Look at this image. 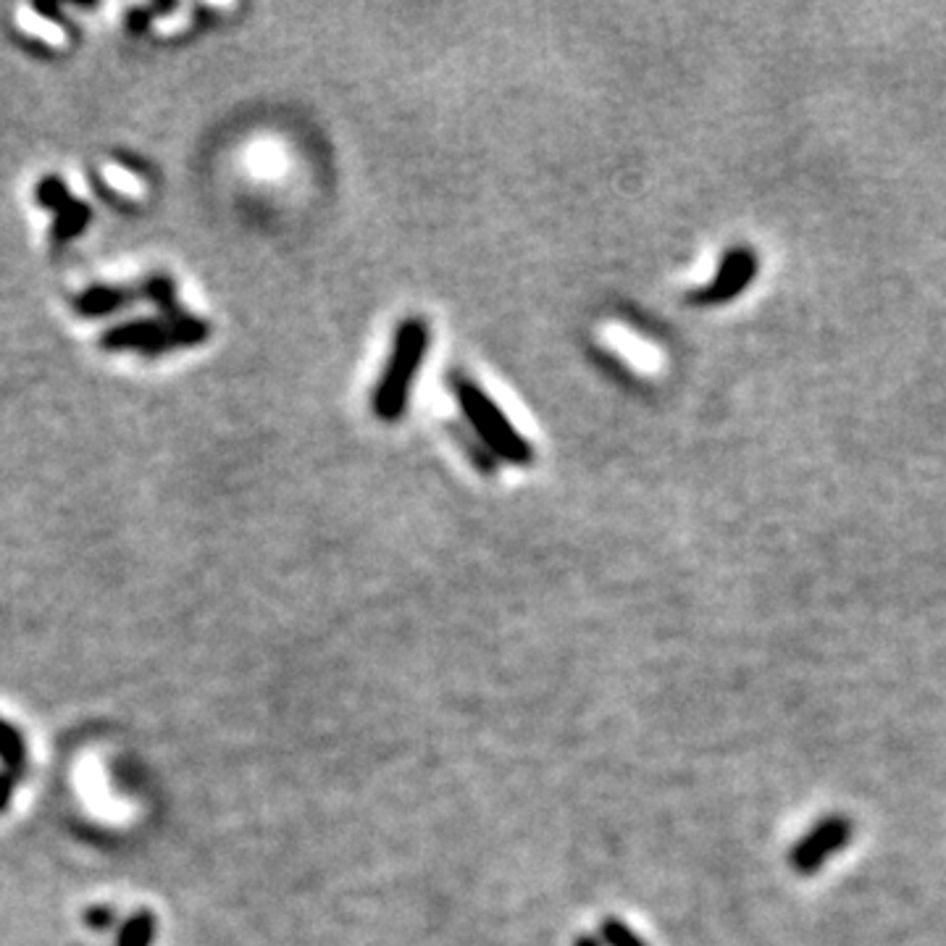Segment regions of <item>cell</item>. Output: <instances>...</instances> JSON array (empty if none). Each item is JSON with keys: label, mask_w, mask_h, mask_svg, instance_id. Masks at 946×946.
Wrapping results in <instances>:
<instances>
[{"label": "cell", "mask_w": 946, "mask_h": 946, "mask_svg": "<svg viewBox=\"0 0 946 946\" xmlns=\"http://www.w3.org/2000/svg\"><path fill=\"white\" fill-rule=\"evenodd\" d=\"M450 389L481 447H487L495 458L505 460L510 466H531L534 450H531L529 439L513 426L508 413L497 405V400L489 395L487 389L460 374L452 376Z\"/></svg>", "instance_id": "1"}, {"label": "cell", "mask_w": 946, "mask_h": 946, "mask_svg": "<svg viewBox=\"0 0 946 946\" xmlns=\"http://www.w3.org/2000/svg\"><path fill=\"white\" fill-rule=\"evenodd\" d=\"M429 339V326L424 318H405L403 324L397 326L389 361L371 397V408L387 424L397 421L408 408L418 368L424 366L426 353H429Z\"/></svg>", "instance_id": "2"}, {"label": "cell", "mask_w": 946, "mask_h": 946, "mask_svg": "<svg viewBox=\"0 0 946 946\" xmlns=\"http://www.w3.org/2000/svg\"><path fill=\"white\" fill-rule=\"evenodd\" d=\"M166 332H169V326H161L156 321H135V324L119 326L111 334H106L103 347H111V350H116V347H140V350L148 353V347Z\"/></svg>", "instance_id": "3"}, {"label": "cell", "mask_w": 946, "mask_h": 946, "mask_svg": "<svg viewBox=\"0 0 946 946\" xmlns=\"http://www.w3.org/2000/svg\"><path fill=\"white\" fill-rule=\"evenodd\" d=\"M19 24L35 37H43L48 45H66L64 29L53 27L45 16H37L35 8H19Z\"/></svg>", "instance_id": "4"}, {"label": "cell", "mask_w": 946, "mask_h": 946, "mask_svg": "<svg viewBox=\"0 0 946 946\" xmlns=\"http://www.w3.org/2000/svg\"><path fill=\"white\" fill-rule=\"evenodd\" d=\"M87 219H90L87 205L74 203V200H66V203L61 205V216H58L56 237L58 240H66V237H71V234H77L79 229L87 224Z\"/></svg>", "instance_id": "5"}, {"label": "cell", "mask_w": 946, "mask_h": 946, "mask_svg": "<svg viewBox=\"0 0 946 946\" xmlns=\"http://www.w3.org/2000/svg\"><path fill=\"white\" fill-rule=\"evenodd\" d=\"M127 297V292L121 290H95L79 303V308H82V313H87V316H98V313H108L113 311V308H119Z\"/></svg>", "instance_id": "6"}, {"label": "cell", "mask_w": 946, "mask_h": 946, "mask_svg": "<svg viewBox=\"0 0 946 946\" xmlns=\"http://www.w3.org/2000/svg\"><path fill=\"white\" fill-rule=\"evenodd\" d=\"M841 839H844V828H841V826H828L826 831H823V834L815 836V839H812L810 844H807V847L802 849V855H799V860L805 862V865H812V862L818 860V857L823 855L826 849L836 847V844H839Z\"/></svg>", "instance_id": "7"}, {"label": "cell", "mask_w": 946, "mask_h": 946, "mask_svg": "<svg viewBox=\"0 0 946 946\" xmlns=\"http://www.w3.org/2000/svg\"><path fill=\"white\" fill-rule=\"evenodd\" d=\"M103 179L111 184L113 190L121 192V195H127V198H140L142 187L132 174H127V169H119V166H106L103 169Z\"/></svg>", "instance_id": "8"}, {"label": "cell", "mask_w": 946, "mask_h": 946, "mask_svg": "<svg viewBox=\"0 0 946 946\" xmlns=\"http://www.w3.org/2000/svg\"><path fill=\"white\" fill-rule=\"evenodd\" d=\"M37 198H40V203H45V205H53V208H61V205L66 203V190H64V184L58 182L56 177H50V179H45L43 184H40V192H37Z\"/></svg>", "instance_id": "9"}]
</instances>
